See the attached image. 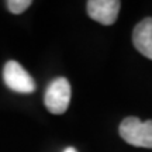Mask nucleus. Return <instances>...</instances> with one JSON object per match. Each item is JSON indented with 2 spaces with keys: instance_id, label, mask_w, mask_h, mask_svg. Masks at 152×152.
Masks as SVG:
<instances>
[{
  "instance_id": "obj_4",
  "label": "nucleus",
  "mask_w": 152,
  "mask_h": 152,
  "mask_svg": "<svg viewBox=\"0 0 152 152\" xmlns=\"http://www.w3.org/2000/svg\"><path fill=\"white\" fill-rule=\"evenodd\" d=\"M121 3L117 0H90L87 1V14L94 21L111 26L115 23Z\"/></svg>"
},
{
  "instance_id": "obj_5",
  "label": "nucleus",
  "mask_w": 152,
  "mask_h": 152,
  "mask_svg": "<svg viewBox=\"0 0 152 152\" xmlns=\"http://www.w3.org/2000/svg\"><path fill=\"white\" fill-rule=\"evenodd\" d=\"M132 42L137 51L152 59V17L144 18L138 23L132 33Z\"/></svg>"
},
{
  "instance_id": "obj_7",
  "label": "nucleus",
  "mask_w": 152,
  "mask_h": 152,
  "mask_svg": "<svg viewBox=\"0 0 152 152\" xmlns=\"http://www.w3.org/2000/svg\"><path fill=\"white\" fill-rule=\"evenodd\" d=\"M64 152H76V149H75V148H66Z\"/></svg>"
},
{
  "instance_id": "obj_6",
  "label": "nucleus",
  "mask_w": 152,
  "mask_h": 152,
  "mask_svg": "<svg viewBox=\"0 0 152 152\" xmlns=\"http://www.w3.org/2000/svg\"><path fill=\"white\" fill-rule=\"evenodd\" d=\"M6 4H7V9L11 13L21 14V13H24L31 6V0H9Z\"/></svg>"
},
{
  "instance_id": "obj_2",
  "label": "nucleus",
  "mask_w": 152,
  "mask_h": 152,
  "mask_svg": "<svg viewBox=\"0 0 152 152\" xmlns=\"http://www.w3.org/2000/svg\"><path fill=\"white\" fill-rule=\"evenodd\" d=\"M71 102V85L65 77H56L47 87L44 103L49 113L62 114L68 110Z\"/></svg>"
},
{
  "instance_id": "obj_1",
  "label": "nucleus",
  "mask_w": 152,
  "mask_h": 152,
  "mask_svg": "<svg viewBox=\"0 0 152 152\" xmlns=\"http://www.w3.org/2000/svg\"><path fill=\"white\" fill-rule=\"evenodd\" d=\"M120 135L130 145L152 148V120L141 121L137 117H127L120 124Z\"/></svg>"
},
{
  "instance_id": "obj_3",
  "label": "nucleus",
  "mask_w": 152,
  "mask_h": 152,
  "mask_svg": "<svg viewBox=\"0 0 152 152\" xmlns=\"http://www.w3.org/2000/svg\"><path fill=\"white\" fill-rule=\"evenodd\" d=\"M3 79H4V83L7 85V87L17 93L28 94V93H33L35 90L34 79L16 61L6 62L4 69H3Z\"/></svg>"
}]
</instances>
